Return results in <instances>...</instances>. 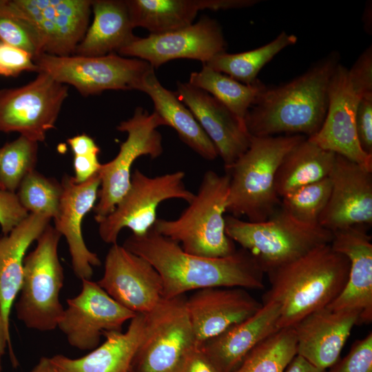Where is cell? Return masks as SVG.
I'll list each match as a JSON object with an SVG mask.
<instances>
[{
	"label": "cell",
	"mask_w": 372,
	"mask_h": 372,
	"mask_svg": "<svg viewBox=\"0 0 372 372\" xmlns=\"http://www.w3.org/2000/svg\"><path fill=\"white\" fill-rule=\"evenodd\" d=\"M123 246L146 260L159 273L163 298L212 287L262 289L265 271L257 259L245 249L224 257L210 258L185 251L180 244L152 227L143 235L132 234Z\"/></svg>",
	"instance_id": "6da1fadb"
},
{
	"label": "cell",
	"mask_w": 372,
	"mask_h": 372,
	"mask_svg": "<svg viewBox=\"0 0 372 372\" xmlns=\"http://www.w3.org/2000/svg\"><path fill=\"white\" fill-rule=\"evenodd\" d=\"M338 60L331 54L285 84L265 86L245 118L249 135L316 134L327 114L329 83Z\"/></svg>",
	"instance_id": "7a4b0ae2"
},
{
	"label": "cell",
	"mask_w": 372,
	"mask_h": 372,
	"mask_svg": "<svg viewBox=\"0 0 372 372\" xmlns=\"http://www.w3.org/2000/svg\"><path fill=\"white\" fill-rule=\"evenodd\" d=\"M349 271L348 258L333 249L331 243L318 246L266 273L270 287L263 295L262 303L278 304V329L293 327L339 296Z\"/></svg>",
	"instance_id": "3957f363"
},
{
	"label": "cell",
	"mask_w": 372,
	"mask_h": 372,
	"mask_svg": "<svg viewBox=\"0 0 372 372\" xmlns=\"http://www.w3.org/2000/svg\"><path fill=\"white\" fill-rule=\"evenodd\" d=\"M306 138L300 134L251 136L246 152L225 169L230 176L227 211L255 223L273 214L281 202L275 186L278 169L285 156Z\"/></svg>",
	"instance_id": "277c9868"
},
{
	"label": "cell",
	"mask_w": 372,
	"mask_h": 372,
	"mask_svg": "<svg viewBox=\"0 0 372 372\" xmlns=\"http://www.w3.org/2000/svg\"><path fill=\"white\" fill-rule=\"evenodd\" d=\"M230 176L207 171L197 194L174 220L157 218L154 228L181 244L182 249L200 256L218 258L232 254L236 249L225 233V213Z\"/></svg>",
	"instance_id": "5b68a950"
},
{
	"label": "cell",
	"mask_w": 372,
	"mask_h": 372,
	"mask_svg": "<svg viewBox=\"0 0 372 372\" xmlns=\"http://www.w3.org/2000/svg\"><path fill=\"white\" fill-rule=\"evenodd\" d=\"M225 233L259 262L265 273L294 260L333 240V232L320 225L299 223L280 207L267 220L249 222L225 217Z\"/></svg>",
	"instance_id": "8992f818"
},
{
	"label": "cell",
	"mask_w": 372,
	"mask_h": 372,
	"mask_svg": "<svg viewBox=\"0 0 372 372\" xmlns=\"http://www.w3.org/2000/svg\"><path fill=\"white\" fill-rule=\"evenodd\" d=\"M61 237L49 225L37 240L36 247L25 257L15 310L18 319L29 329L52 331L62 317L64 308L59 297L64 273L58 255Z\"/></svg>",
	"instance_id": "52a82bcc"
},
{
	"label": "cell",
	"mask_w": 372,
	"mask_h": 372,
	"mask_svg": "<svg viewBox=\"0 0 372 372\" xmlns=\"http://www.w3.org/2000/svg\"><path fill=\"white\" fill-rule=\"evenodd\" d=\"M34 61L39 72H45L62 84L73 86L83 96L108 90H137L145 75L154 70L145 61L116 53L99 56L42 54Z\"/></svg>",
	"instance_id": "ba28073f"
},
{
	"label": "cell",
	"mask_w": 372,
	"mask_h": 372,
	"mask_svg": "<svg viewBox=\"0 0 372 372\" xmlns=\"http://www.w3.org/2000/svg\"><path fill=\"white\" fill-rule=\"evenodd\" d=\"M185 174L176 171L154 177L138 169L132 173L130 186L114 209L99 223V233L107 244L117 243L124 228L140 236L147 232L157 219L158 205L166 200L181 199L189 203L194 194L184 183Z\"/></svg>",
	"instance_id": "9c48e42d"
},
{
	"label": "cell",
	"mask_w": 372,
	"mask_h": 372,
	"mask_svg": "<svg viewBox=\"0 0 372 372\" xmlns=\"http://www.w3.org/2000/svg\"><path fill=\"white\" fill-rule=\"evenodd\" d=\"M161 125H165V123L156 113L149 114L138 107L131 118L117 126V130L126 132L127 136L121 145L117 155L112 161L101 164L98 172L101 185L99 200L93 209L98 223L114 209L129 189L135 161L143 156L153 159L162 154V136L157 130Z\"/></svg>",
	"instance_id": "30bf717a"
},
{
	"label": "cell",
	"mask_w": 372,
	"mask_h": 372,
	"mask_svg": "<svg viewBox=\"0 0 372 372\" xmlns=\"http://www.w3.org/2000/svg\"><path fill=\"white\" fill-rule=\"evenodd\" d=\"M185 295L162 298L145 314V327L133 372H172L195 343Z\"/></svg>",
	"instance_id": "8fae6325"
},
{
	"label": "cell",
	"mask_w": 372,
	"mask_h": 372,
	"mask_svg": "<svg viewBox=\"0 0 372 372\" xmlns=\"http://www.w3.org/2000/svg\"><path fill=\"white\" fill-rule=\"evenodd\" d=\"M68 96V85L43 72L23 86L1 90L0 132L44 141Z\"/></svg>",
	"instance_id": "7c38bea8"
},
{
	"label": "cell",
	"mask_w": 372,
	"mask_h": 372,
	"mask_svg": "<svg viewBox=\"0 0 372 372\" xmlns=\"http://www.w3.org/2000/svg\"><path fill=\"white\" fill-rule=\"evenodd\" d=\"M136 314L114 300L97 282L82 280L80 293L67 299L57 327L72 347L91 351L99 346L104 331H122L123 324Z\"/></svg>",
	"instance_id": "4fadbf2b"
},
{
	"label": "cell",
	"mask_w": 372,
	"mask_h": 372,
	"mask_svg": "<svg viewBox=\"0 0 372 372\" xmlns=\"http://www.w3.org/2000/svg\"><path fill=\"white\" fill-rule=\"evenodd\" d=\"M227 48L220 25L208 17L174 31L136 37L118 54L139 59L154 69L177 59L198 60L206 63L213 56L225 52Z\"/></svg>",
	"instance_id": "5bb4252c"
},
{
	"label": "cell",
	"mask_w": 372,
	"mask_h": 372,
	"mask_svg": "<svg viewBox=\"0 0 372 372\" xmlns=\"http://www.w3.org/2000/svg\"><path fill=\"white\" fill-rule=\"evenodd\" d=\"M92 0H8L41 37L43 54L74 55L89 24Z\"/></svg>",
	"instance_id": "9a60e30c"
},
{
	"label": "cell",
	"mask_w": 372,
	"mask_h": 372,
	"mask_svg": "<svg viewBox=\"0 0 372 372\" xmlns=\"http://www.w3.org/2000/svg\"><path fill=\"white\" fill-rule=\"evenodd\" d=\"M114 300L135 313L149 312L163 298L161 278L143 258L112 245L103 277L97 282Z\"/></svg>",
	"instance_id": "2e32d148"
},
{
	"label": "cell",
	"mask_w": 372,
	"mask_h": 372,
	"mask_svg": "<svg viewBox=\"0 0 372 372\" xmlns=\"http://www.w3.org/2000/svg\"><path fill=\"white\" fill-rule=\"evenodd\" d=\"M361 99L351 82L349 69L339 63L330 81L324 121L319 131L307 138L372 172V155L361 149L355 131V114Z\"/></svg>",
	"instance_id": "e0dca14e"
},
{
	"label": "cell",
	"mask_w": 372,
	"mask_h": 372,
	"mask_svg": "<svg viewBox=\"0 0 372 372\" xmlns=\"http://www.w3.org/2000/svg\"><path fill=\"white\" fill-rule=\"evenodd\" d=\"M330 197L319 225L332 232L372 223V172L336 154Z\"/></svg>",
	"instance_id": "ac0fdd59"
},
{
	"label": "cell",
	"mask_w": 372,
	"mask_h": 372,
	"mask_svg": "<svg viewBox=\"0 0 372 372\" xmlns=\"http://www.w3.org/2000/svg\"><path fill=\"white\" fill-rule=\"evenodd\" d=\"M331 245L349 260L347 282L342 292L326 307L354 311L359 324L372 320V243L366 225H356L333 232Z\"/></svg>",
	"instance_id": "d6986e66"
},
{
	"label": "cell",
	"mask_w": 372,
	"mask_h": 372,
	"mask_svg": "<svg viewBox=\"0 0 372 372\" xmlns=\"http://www.w3.org/2000/svg\"><path fill=\"white\" fill-rule=\"evenodd\" d=\"M176 94L214 145L225 169L229 168L249 147L251 136L245 123L211 94L188 82H178Z\"/></svg>",
	"instance_id": "ffe728a7"
},
{
	"label": "cell",
	"mask_w": 372,
	"mask_h": 372,
	"mask_svg": "<svg viewBox=\"0 0 372 372\" xmlns=\"http://www.w3.org/2000/svg\"><path fill=\"white\" fill-rule=\"evenodd\" d=\"M63 192L54 228L63 236L68 245L74 274L82 280H91L93 267L100 266L98 255L86 246L82 234L84 216L95 206L101 185L99 173L83 183H77L74 177L64 175Z\"/></svg>",
	"instance_id": "44dd1931"
},
{
	"label": "cell",
	"mask_w": 372,
	"mask_h": 372,
	"mask_svg": "<svg viewBox=\"0 0 372 372\" xmlns=\"http://www.w3.org/2000/svg\"><path fill=\"white\" fill-rule=\"evenodd\" d=\"M186 304L195 342L198 344L249 318L262 305L240 287L196 290Z\"/></svg>",
	"instance_id": "7402d4cb"
},
{
	"label": "cell",
	"mask_w": 372,
	"mask_h": 372,
	"mask_svg": "<svg viewBox=\"0 0 372 372\" xmlns=\"http://www.w3.org/2000/svg\"><path fill=\"white\" fill-rule=\"evenodd\" d=\"M359 324L354 311L318 309L296 324L297 355L326 370L334 365L353 327Z\"/></svg>",
	"instance_id": "603a6c76"
},
{
	"label": "cell",
	"mask_w": 372,
	"mask_h": 372,
	"mask_svg": "<svg viewBox=\"0 0 372 372\" xmlns=\"http://www.w3.org/2000/svg\"><path fill=\"white\" fill-rule=\"evenodd\" d=\"M262 304L249 318L201 344L218 372L234 371L256 345L279 330L278 304Z\"/></svg>",
	"instance_id": "cb8c5ba5"
},
{
	"label": "cell",
	"mask_w": 372,
	"mask_h": 372,
	"mask_svg": "<svg viewBox=\"0 0 372 372\" xmlns=\"http://www.w3.org/2000/svg\"><path fill=\"white\" fill-rule=\"evenodd\" d=\"M145 327V314L136 313L125 332L104 331L105 341L85 355L71 358L59 354L50 360L57 372H130Z\"/></svg>",
	"instance_id": "d4e9b609"
},
{
	"label": "cell",
	"mask_w": 372,
	"mask_h": 372,
	"mask_svg": "<svg viewBox=\"0 0 372 372\" xmlns=\"http://www.w3.org/2000/svg\"><path fill=\"white\" fill-rule=\"evenodd\" d=\"M50 220L45 216L29 214L9 234L0 238V307L9 329L11 309L22 284L26 251Z\"/></svg>",
	"instance_id": "484cf974"
},
{
	"label": "cell",
	"mask_w": 372,
	"mask_h": 372,
	"mask_svg": "<svg viewBox=\"0 0 372 372\" xmlns=\"http://www.w3.org/2000/svg\"><path fill=\"white\" fill-rule=\"evenodd\" d=\"M93 20L74 55L99 56L118 52L136 37L125 0H94Z\"/></svg>",
	"instance_id": "4316f807"
},
{
	"label": "cell",
	"mask_w": 372,
	"mask_h": 372,
	"mask_svg": "<svg viewBox=\"0 0 372 372\" xmlns=\"http://www.w3.org/2000/svg\"><path fill=\"white\" fill-rule=\"evenodd\" d=\"M137 90L146 93L152 100L154 112L172 127L180 139L200 156L215 160L217 150L191 111L178 99L176 92L164 87L154 70L145 75Z\"/></svg>",
	"instance_id": "83f0119b"
},
{
	"label": "cell",
	"mask_w": 372,
	"mask_h": 372,
	"mask_svg": "<svg viewBox=\"0 0 372 372\" xmlns=\"http://www.w3.org/2000/svg\"><path fill=\"white\" fill-rule=\"evenodd\" d=\"M336 154L306 138L284 158L276 176V190L281 198L307 185L328 178Z\"/></svg>",
	"instance_id": "f1b7e54d"
},
{
	"label": "cell",
	"mask_w": 372,
	"mask_h": 372,
	"mask_svg": "<svg viewBox=\"0 0 372 372\" xmlns=\"http://www.w3.org/2000/svg\"><path fill=\"white\" fill-rule=\"evenodd\" d=\"M134 28L158 34L192 25L202 10H215L214 0H125Z\"/></svg>",
	"instance_id": "f546056e"
},
{
	"label": "cell",
	"mask_w": 372,
	"mask_h": 372,
	"mask_svg": "<svg viewBox=\"0 0 372 372\" xmlns=\"http://www.w3.org/2000/svg\"><path fill=\"white\" fill-rule=\"evenodd\" d=\"M297 40L296 35L283 31L258 48L236 54L220 52L204 64L238 82L251 85L258 80V74L269 61L285 48L294 45Z\"/></svg>",
	"instance_id": "4dcf8cb0"
},
{
	"label": "cell",
	"mask_w": 372,
	"mask_h": 372,
	"mask_svg": "<svg viewBox=\"0 0 372 372\" xmlns=\"http://www.w3.org/2000/svg\"><path fill=\"white\" fill-rule=\"evenodd\" d=\"M188 83L211 94L244 123L249 109L265 87L258 80L243 84L205 64L200 71L191 73Z\"/></svg>",
	"instance_id": "1f68e13d"
},
{
	"label": "cell",
	"mask_w": 372,
	"mask_h": 372,
	"mask_svg": "<svg viewBox=\"0 0 372 372\" xmlns=\"http://www.w3.org/2000/svg\"><path fill=\"white\" fill-rule=\"evenodd\" d=\"M296 355L294 329H281L256 345L232 372H285Z\"/></svg>",
	"instance_id": "d6a6232c"
},
{
	"label": "cell",
	"mask_w": 372,
	"mask_h": 372,
	"mask_svg": "<svg viewBox=\"0 0 372 372\" xmlns=\"http://www.w3.org/2000/svg\"><path fill=\"white\" fill-rule=\"evenodd\" d=\"M38 143L20 135L0 147V185L16 192L23 178L35 169Z\"/></svg>",
	"instance_id": "836d02e7"
},
{
	"label": "cell",
	"mask_w": 372,
	"mask_h": 372,
	"mask_svg": "<svg viewBox=\"0 0 372 372\" xmlns=\"http://www.w3.org/2000/svg\"><path fill=\"white\" fill-rule=\"evenodd\" d=\"M331 190L329 178L303 186L281 198L280 207L292 218L308 225H319Z\"/></svg>",
	"instance_id": "e575fe53"
},
{
	"label": "cell",
	"mask_w": 372,
	"mask_h": 372,
	"mask_svg": "<svg viewBox=\"0 0 372 372\" xmlns=\"http://www.w3.org/2000/svg\"><path fill=\"white\" fill-rule=\"evenodd\" d=\"M62 192L61 183L34 169L23 178L16 193L29 214L54 219L59 211Z\"/></svg>",
	"instance_id": "d590c367"
},
{
	"label": "cell",
	"mask_w": 372,
	"mask_h": 372,
	"mask_svg": "<svg viewBox=\"0 0 372 372\" xmlns=\"http://www.w3.org/2000/svg\"><path fill=\"white\" fill-rule=\"evenodd\" d=\"M0 41L26 51L34 59L43 54L37 29L8 0H0Z\"/></svg>",
	"instance_id": "8d00e7d4"
},
{
	"label": "cell",
	"mask_w": 372,
	"mask_h": 372,
	"mask_svg": "<svg viewBox=\"0 0 372 372\" xmlns=\"http://www.w3.org/2000/svg\"><path fill=\"white\" fill-rule=\"evenodd\" d=\"M26 71L39 72L32 56L23 50L0 41V75L15 76Z\"/></svg>",
	"instance_id": "74e56055"
},
{
	"label": "cell",
	"mask_w": 372,
	"mask_h": 372,
	"mask_svg": "<svg viewBox=\"0 0 372 372\" xmlns=\"http://www.w3.org/2000/svg\"><path fill=\"white\" fill-rule=\"evenodd\" d=\"M330 372H372V333L357 340L348 355Z\"/></svg>",
	"instance_id": "f35d334b"
},
{
	"label": "cell",
	"mask_w": 372,
	"mask_h": 372,
	"mask_svg": "<svg viewBox=\"0 0 372 372\" xmlns=\"http://www.w3.org/2000/svg\"><path fill=\"white\" fill-rule=\"evenodd\" d=\"M28 215L16 192L0 188V227L3 235L9 234Z\"/></svg>",
	"instance_id": "ab89813d"
},
{
	"label": "cell",
	"mask_w": 372,
	"mask_h": 372,
	"mask_svg": "<svg viewBox=\"0 0 372 372\" xmlns=\"http://www.w3.org/2000/svg\"><path fill=\"white\" fill-rule=\"evenodd\" d=\"M351 82L362 98L372 95V48L369 46L349 69Z\"/></svg>",
	"instance_id": "60d3db41"
},
{
	"label": "cell",
	"mask_w": 372,
	"mask_h": 372,
	"mask_svg": "<svg viewBox=\"0 0 372 372\" xmlns=\"http://www.w3.org/2000/svg\"><path fill=\"white\" fill-rule=\"evenodd\" d=\"M355 131L361 149L372 155V95L362 97L355 114Z\"/></svg>",
	"instance_id": "b9f144b4"
},
{
	"label": "cell",
	"mask_w": 372,
	"mask_h": 372,
	"mask_svg": "<svg viewBox=\"0 0 372 372\" xmlns=\"http://www.w3.org/2000/svg\"><path fill=\"white\" fill-rule=\"evenodd\" d=\"M172 372H218L202 344L194 343L183 355Z\"/></svg>",
	"instance_id": "7bdbcfd3"
},
{
	"label": "cell",
	"mask_w": 372,
	"mask_h": 372,
	"mask_svg": "<svg viewBox=\"0 0 372 372\" xmlns=\"http://www.w3.org/2000/svg\"><path fill=\"white\" fill-rule=\"evenodd\" d=\"M98 155L74 156V176L73 177L76 183H83L98 173L101 165Z\"/></svg>",
	"instance_id": "ee69618b"
},
{
	"label": "cell",
	"mask_w": 372,
	"mask_h": 372,
	"mask_svg": "<svg viewBox=\"0 0 372 372\" xmlns=\"http://www.w3.org/2000/svg\"><path fill=\"white\" fill-rule=\"evenodd\" d=\"M74 156L99 154L100 148L92 138L86 134H81L68 139Z\"/></svg>",
	"instance_id": "f6af8a7d"
},
{
	"label": "cell",
	"mask_w": 372,
	"mask_h": 372,
	"mask_svg": "<svg viewBox=\"0 0 372 372\" xmlns=\"http://www.w3.org/2000/svg\"><path fill=\"white\" fill-rule=\"evenodd\" d=\"M285 372H326L311 364L304 358L296 355L288 364Z\"/></svg>",
	"instance_id": "bcb514c9"
},
{
	"label": "cell",
	"mask_w": 372,
	"mask_h": 372,
	"mask_svg": "<svg viewBox=\"0 0 372 372\" xmlns=\"http://www.w3.org/2000/svg\"><path fill=\"white\" fill-rule=\"evenodd\" d=\"M8 346L10 349L11 353L13 355V353L11 349L10 344V329L7 327L3 317L2 315L1 307H0V354L3 355L6 349Z\"/></svg>",
	"instance_id": "7dc6e473"
},
{
	"label": "cell",
	"mask_w": 372,
	"mask_h": 372,
	"mask_svg": "<svg viewBox=\"0 0 372 372\" xmlns=\"http://www.w3.org/2000/svg\"><path fill=\"white\" fill-rule=\"evenodd\" d=\"M30 372H57L50 358L41 357Z\"/></svg>",
	"instance_id": "c3c4849f"
},
{
	"label": "cell",
	"mask_w": 372,
	"mask_h": 372,
	"mask_svg": "<svg viewBox=\"0 0 372 372\" xmlns=\"http://www.w3.org/2000/svg\"><path fill=\"white\" fill-rule=\"evenodd\" d=\"M1 358H2V355L0 354V372H1V370H2Z\"/></svg>",
	"instance_id": "681fc988"
},
{
	"label": "cell",
	"mask_w": 372,
	"mask_h": 372,
	"mask_svg": "<svg viewBox=\"0 0 372 372\" xmlns=\"http://www.w3.org/2000/svg\"><path fill=\"white\" fill-rule=\"evenodd\" d=\"M130 372H133V371L130 370Z\"/></svg>",
	"instance_id": "f907efd6"
},
{
	"label": "cell",
	"mask_w": 372,
	"mask_h": 372,
	"mask_svg": "<svg viewBox=\"0 0 372 372\" xmlns=\"http://www.w3.org/2000/svg\"><path fill=\"white\" fill-rule=\"evenodd\" d=\"M0 188L3 189V188L1 187V185H0Z\"/></svg>",
	"instance_id": "816d5d0a"
}]
</instances>
